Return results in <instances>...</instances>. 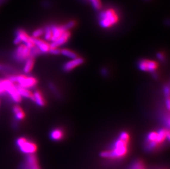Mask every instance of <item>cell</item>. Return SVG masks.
I'll return each mask as SVG.
<instances>
[{
	"label": "cell",
	"mask_w": 170,
	"mask_h": 169,
	"mask_svg": "<svg viewBox=\"0 0 170 169\" xmlns=\"http://www.w3.org/2000/svg\"><path fill=\"white\" fill-rule=\"evenodd\" d=\"M130 135L126 132L121 133L118 138L115 141L110 151H106L101 153L102 158L109 159H121L125 157L128 151V143Z\"/></svg>",
	"instance_id": "cell-1"
},
{
	"label": "cell",
	"mask_w": 170,
	"mask_h": 169,
	"mask_svg": "<svg viewBox=\"0 0 170 169\" xmlns=\"http://www.w3.org/2000/svg\"><path fill=\"white\" fill-rule=\"evenodd\" d=\"M119 20V15L114 9L109 8L102 12L100 15L99 23L103 28H110L116 25Z\"/></svg>",
	"instance_id": "cell-2"
},
{
	"label": "cell",
	"mask_w": 170,
	"mask_h": 169,
	"mask_svg": "<svg viewBox=\"0 0 170 169\" xmlns=\"http://www.w3.org/2000/svg\"><path fill=\"white\" fill-rule=\"evenodd\" d=\"M12 83L17 84L21 86L28 89H33L36 86L38 83V80L32 76L25 75H17L10 76L8 78Z\"/></svg>",
	"instance_id": "cell-3"
},
{
	"label": "cell",
	"mask_w": 170,
	"mask_h": 169,
	"mask_svg": "<svg viewBox=\"0 0 170 169\" xmlns=\"http://www.w3.org/2000/svg\"><path fill=\"white\" fill-rule=\"evenodd\" d=\"M0 80L6 94L9 95L12 101L16 103L21 102L22 97L19 94L15 83L8 79H1Z\"/></svg>",
	"instance_id": "cell-4"
},
{
	"label": "cell",
	"mask_w": 170,
	"mask_h": 169,
	"mask_svg": "<svg viewBox=\"0 0 170 169\" xmlns=\"http://www.w3.org/2000/svg\"><path fill=\"white\" fill-rule=\"evenodd\" d=\"M16 145L20 151L26 154H34L37 150L36 144L24 137L18 138L16 140Z\"/></svg>",
	"instance_id": "cell-5"
},
{
	"label": "cell",
	"mask_w": 170,
	"mask_h": 169,
	"mask_svg": "<svg viewBox=\"0 0 170 169\" xmlns=\"http://www.w3.org/2000/svg\"><path fill=\"white\" fill-rule=\"evenodd\" d=\"M30 52L31 49H30L24 44H20L18 45L14 51L13 58L17 62H24L30 57Z\"/></svg>",
	"instance_id": "cell-6"
},
{
	"label": "cell",
	"mask_w": 170,
	"mask_h": 169,
	"mask_svg": "<svg viewBox=\"0 0 170 169\" xmlns=\"http://www.w3.org/2000/svg\"><path fill=\"white\" fill-rule=\"evenodd\" d=\"M157 68V63L151 60H141L139 63V68L143 72H154L155 71Z\"/></svg>",
	"instance_id": "cell-7"
},
{
	"label": "cell",
	"mask_w": 170,
	"mask_h": 169,
	"mask_svg": "<svg viewBox=\"0 0 170 169\" xmlns=\"http://www.w3.org/2000/svg\"><path fill=\"white\" fill-rule=\"evenodd\" d=\"M32 37L29 36L28 34L23 29H18L15 32V37L14 39V43L15 45H19L21 43L26 44L31 40Z\"/></svg>",
	"instance_id": "cell-8"
},
{
	"label": "cell",
	"mask_w": 170,
	"mask_h": 169,
	"mask_svg": "<svg viewBox=\"0 0 170 169\" xmlns=\"http://www.w3.org/2000/svg\"><path fill=\"white\" fill-rule=\"evenodd\" d=\"M23 169H40L38 159L35 155H28Z\"/></svg>",
	"instance_id": "cell-9"
},
{
	"label": "cell",
	"mask_w": 170,
	"mask_h": 169,
	"mask_svg": "<svg viewBox=\"0 0 170 169\" xmlns=\"http://www.w3.org/2000/svg\"><path fill=\"white\" fill-rule=\"evenodd\" d=\"M51 30H52V39L51 42L55 41L57 40L60 37L63 35V34L66 31H69L66 29L65 25H52L51 26Z\"/></svg>",
	"instance_id": "cell-10"
},
{
	"label": "cell",
	"mask_w": 170,
	"mask_h": 169,
	"mask_svg": "<svg viewBox=\"0 0 170 169\" xmlns=\"http://www.w3.org/2000/svg\"><path fill=\"white\" fill-rule=\"evenodd\" d=\"M84 60L83 58L77 57L72 60L67 61L63 66V69L65 72H69L73 69L76 68L77 67L79 66L83 63Z\"/></svg>",
	"instance_id": "cell-11"
},
{
	"label": "cell",
	"mask_w": 170,
	"mask_h": 169,
	"mask_svg": "<svg viewBox=\"0 0 170 169\" xmlns=\"http://www.w3.org/2000/svg\"><path fill=\"white\" fill-rule=\"evenodd\" d=\"M35 45L41 53H46L49 52L50 50V45L47 42V41L41 40L40 39H34L33 38Z\"/></svg>",
	"instance_id": "cell-12"
},
{
	"label": "cell",
	"mask_w": 170,
	"mask_h": 169,
	"mask_svg": "<svg viewBox=\"0 0 170 169\" xmlns=\"http://www.w3.org/2000/svg\"><path fill=\"white\" fill-rule=\"evenodd\" d=\"M71 36V34L69 31H66L63 34L61 37L55 41L52 42L50 45V48H58L60 46L66 43Z\"/></svg>",
	"instance_id": "cell-13"
},
{
	"label": "cell",
	"mask_w": 170,
	"mask_h": 169,
	"mask_svg": "<svg viewBox=\"0 0 170 169\" xmlns=\"http://www.w3.org/2000/svg\"><path fill=\"white\" fill-rule=\"evenodd\" d=\"M17 89L18 90V92L22 98H26L30 99L32 101H33L34 97H33V93H32L30 90L24 87L21 86L17 84L15 85Z\"/></svg>",
	"instance_id": "cell-14"
},
{
	"label": "cell",
	"mask_w": 170,
	"mask_h": 169,
	"mask_svg": "<svg viewBox=\"0 0 170 169\" xmlns=\"http://www.w3.org/2000/svg\"><path fill=\"white\" fill-rule=\"evenodd\" d=\"M170 132L169 131L165 129H160L157 132V138L156 140V142L157 144L163 142L166 138L169 140Z\"/></svg>",
	"instance_id": "cell-15"
},
{
	"label": "cell",
	"mask_w": 170,
	"mask_h": 169,
	"mask_svg": "<svg viewBox=\"0 0 170 169\" xmlns=\"http://www.w3.org/2000/svg\"><path fill=\"white\" fill-rule=\"evenodd\" d=\"M12 111L15 115V119L17 121H21L25 118V113L22 108L18 105H16L13 107Z\"/></svg>",
	"instance_id": "cell-16"
},
{
	"label": "cell",
	"mask_w": 170,
	"mask_h": 169,
	"mask_svg": "<svg viewBox=\"0 0 170 169\" xmlns=\"http://www.w3.org/2000/svg\"><path fill=\"white\" fill-rule=\"evenodd\" d=\"M33 102H34L38 106L43 107L45 105L46 102L43 98V95L39 91H35L33 93Z\"/></svg>",
	"instance_id": "cell-17"
},
{
	"label": "cell",
	"mask_w": 170,
	"mask_h": 169,
	"mask_svg": "<svg viewBox=\"0 0 170 169\" xmlns=\"http://www.w3.org/2000/svg\"><path fill=\"white\" fill-rule=\"evenodd\" d=\"M35 63L34 57H30L25 61V64L23 68V72L26 74H29L33 70Z\"/></svg>",
	"instance_id": "cell-18"
},
{
	"label": "cell",
	"mask_w": 170,
	"mask_h": 169,
	"mask_svg": "<svg viewBox=\"0 0 170 169\" xmlns=\"http://www.w3.org/2000/svg\"><path fill=\"white\" fill-rule=\"evenodd\" d=\"M63 136V131L61 129H53L50 133V137L52 140H61Z\"/></svg>",
	"instance_id": "cell-19"
},
{
	"label": "cell",
	"mask_w": 170,
	"mask_h": 169,
	"mask_svg": "<svg viewBox=\"0 0 170 169\" xmlns=\"http://www.w3.org/2000/svg\"><path fill=\"white\" fill-rule=\"evenodd\" d=\"M0 72L7 73V74H12L16 72L15 69L12 68L11 66L0 63Z\"/></svg>",
	"instance_id": "cell-20"
},
{
	"label": "cell",
	"mask_w": 170,
	"mask_h": 169,
	"mask_svg": "<svg viewBox=\"0 0 170 169\" xmlns=\"http://www.w3.org/2000/svg\"><path fill=\"white\" fill-rule=\"evenodd\" d=\"M61 53L62 55L65 56L71 59H74V58L78 57L77 54L75 52H73L71 50H68V49H63L62 50H61Z\"/></svg>",
	"instance_id": "cell-21"
},
{
	"label": "cell",
	"mask_w": 170,
	"mask_h": 169,
	"mask_svg": "<svg viewBox=\"0 0 170 169\" xmlns=\"http://www.w3.org/2000/svg\"><path fill=\"white\" fill-rule=\"evenodd\" d=\"M44 38L46 41H51L52 39V30L51 26H47L44 29Z\"/></svg>",
	"instance_id": "cell-22"
},
{
	"label": "cell",
	"mask_w": 170,
	"mask_h": 169,
	"mask_svg": "<svg viewBox=\"0 0 170 169\" xmlns=\"http://www.w3.org/2000/svg\"><path fill=\"white\" fill-rule=\"evenodd\" d=\"M43 33H44V29L38 28L33 31L32 37L34 39H39L41 36L43 35Z\"/></svg>",
	"instance_id": "cell-23"
},
{
	"label": "cell",
	"mask_w": 170,
	"mask_h": 169,
	"mask_svg": "<svg viewBox=\"0 0 170 169\" xmlns=\"http://www.w3.org/2000/svg\"><path fill=\"white\" fill-rule=\"evenodd\" d=\"M130 169H145L144 164L141 161H137L133 163Z\"/></svg>",
	"instance_id": "cell-24"
},
{
	"label": "cell",
	"mask_w": 170,
	"mask_h": 169,
	"mask_svg": "<svg viewBox=\"0 0 170 169\" xmlns=\"http://www.w3.org/2000/svg\"><path fill=\"white\" fill-rule=\"evenodd\" d=\"M91 4L96 10L100 9L102 7V3L100 0H91Z\"/></svg>",
	"instance_id": "cell-25"
},
{
	"label": "cell",
	"mask_w": 170,
	"mask_h": 169,
	"mask_svg": "<svg viewBox=\"0 0 170 169\" xmlns=\"http://www.w3.org/2000/svg\"><path fill=\"white\" fill-rule=\"evenodd\" d=\"M49 53L54 55H58L61 54V50L58 48H50Z\"/></svg>",
	"instance_id": "cell-26"
},
{
	"label": "cell",
	"mask_w": 170,
	"mask_h": 169,
	"mask_svg": "<svg viewBox=\"0 0 170 169\" xmlns=\"http://www.w3.org/2000/svg\"><path fill=\"white\" fill-rule=\"evenodd\" d=\"M75 25H76V23L75 22H74V21H71V22H69L68 23H67L65 25L66 29L69 30V29L73 28L75 26Z\"/></svg>",
	"instance_id": "cell-27"
},
{
	"label": "cell",
	"mask_w": 170,
	"mask_h": 169,
	"mask_svg": "<svg viewBox=\"0 0 170 169\" xmlns=\"http://www.w3.org/2000/svg\"><path fill=\"white\" fill-rule=\"evenodd\" d=\"M6 94V92L4 89V87L2 86L1 80H0V95H4Z\"/></svg>",
	"instance_id": "cell-28"
},
{
	"label": "cell",
	"mask_w": 170,
	"mask_h": 169,
	"mask_svg": "<svg viewBox=\"0 0 170 169\" xmlns=\"http://www.w3.org/2000/svg\"><path fill=\"white\" fill-rule=\"evenodd\" d=\"M157 57L158 58V59H160V61H163L164 59V56L163 53H158L157 54Z\"/></svg>",
	"instance_id": "cell-29"
},
{
	"label": "cell",
	"mask_w": 170,
	"mask_h": 169,
	"mask_svg": "<svg viewBox=\"0 0 170 169\" xmlns=\"http://www.w3.org/2000/svg\"><path fill=\"white\" fill-rule=\"evenodd\" d=\"M165 94L167 95L168 97L169 96V94H170V89L169 87H166L165 89Z\"/></svg>",
	"instance_id": "cell-30"
},
{
	"label": "cell",
	"mask_w": 170,
	"mask_h": 169,
	"mask_svg": "<svg viewBox=\"0 0 170 169\" xmlns=\"http://www.w3.org/2000/svg\"><path fill=\"white\" fill-rule=\"evenodd\" d=\"M166 104L167 108L169 110L170 109V99L169 98L166 101Z\"/></svg>",
	"instance_id": "cell-31"
},
{
	"label": "cell",
	"mask_w": 170,
	"mask_h": 169,
	"mask_svg": "<svg viewBox=\"0 0 170 169\" xmlns=\"http://www.w3.org/2000/svg\"><path fill=\"white\" fill-rule=\"evenodd\" d=\"M106 70H102V72L104 75H106Z\"/></svg>",
	"instance_id": "cell-32"
}]
</instances>
